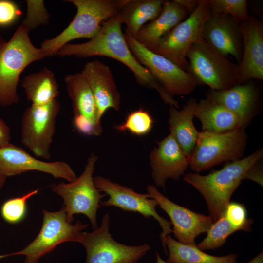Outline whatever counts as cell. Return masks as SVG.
<instances>
[{"instance_id": "6da1fadb", "label": "cell", "mask_w": 263, "mask_h": 263, "mask_svg": "<svg viewBox=\"0 0 263 263\" xmlns=\"http://www.w3.org/2000/svg\"><path fill=\"white\" fill-rule=\"evenodd\" d=\"M121 25L116 14L102 24L100 31L94 38L82 43H68L61 47L56 55L61 57L74 56L78 58H87L103 56L113 58L132 71L139 84L155 89L166 104L178 108V102L133 55L122 31Z\"/></svg>"}, {"instance_id": "7a4b0ae2", "label": "cell", "mask_w": 263, "mask_h": 263, "mask_svg": "<svg viewBox=\"0 0 263 263\" xmlns=\"http://www.w3.org/2000/svg\"><path fill=\"white\" fill-rule=\"evenodd\" d=\"M263 156V150L260 148L247 157L231 161L222 169L213 170L207 175L188 173L184 175L183 180L203 196L207 206L209 216L215 222L224 214L233 193L245 179L248 170Z\"/></svg>"}, {"instance_id": "3957f363", "label": "cell", "mask_w": 263, "mask_h": 263, "mask_svg": "<svg viewBox=\"0 0 263 263\" xmlns=\"http://www.w3.org/2000/svg\"><path fill=\"white\" fill-rule=\"evenodd\" d=\"M29 32L20 25L8 40L0 34V107L18 103L20 75L30 64L45 57L40 48L32 43Z\"/></svg>"}, {"instance_id": "277c9868", "label": "cell", "mask_w": 263, "mask_h": 263, "mask_svg": "<svg viewBox=\"0 0 263 263\" xmlns=\"http://www.w3.org/2000/svg\"><path fill=\"white\" fill-rule=\"evenodd\" d=\"M127 0H67L76 8L70 24L57 36L44 40L40 49L45 57L56 55L73 39L94 38L102 24L116 15Z\"/></svg>"}, {"instance_id": "5b68a950", "label": "cell", "mask_w": 263, "mask_h": 263, "mask_svg": "<svg viewBox=\"0 0 263 263\" xmlns=\"http://www.w3.org/2000/svg\"><path fill=\"white\" fill-rule=\"evenodd\" d=\"M188 72L195 81L222 91L241 84L237 66L202 38L188 51Z\"/></svg>"}, {"instance_id": "8992f818", "label": "cell", "mask_w": 263, "mask_h": 263, "mask_svg": "<svg viewBox=\"0 0 263 263\" xmlns=\"http://www.w3.org/2000/svg\"><path fill=\"white\" fill-rule=\"evenodd\" d=\"M98 157L92 153L82 174L68 183L53 184L52 190L63 199L67 220L72 223L75 214H82L89 219L93 230L98 226L97 212L101 199L107 196L96 188L93 174Z\"/></svg>"}, {"instance_id": "52a82bcc", "label": "cell", "mask_w": 263, "mask_h": 263, "mask_svg": "<svg viewBox=\"0 0 263 263\" xmlns=\"http://www.w3.org/2000/svg\"><path fill=\"white\" fill-rule=\"evenodd\" d=\"M247 136L244 129L222 133L199 132L195 147L188 157L189 166L198 173L225 161L241 159Z\"/></svg>"}, {"instance_id": "ba28073f", "label": "cell", "mask_w": 263, "mask_h": 263, "mask_svg": "<svg viewBox=\"0 0 263 263\" xmlns=\"http://www.w3.org/2000/svg\"><path fill=\"white\" fill-rule=\"evenodd\" d=\"M43 223L36 238L22 250L0 255V259L14 255L25 257L23 263H38L39 260L58 244L66 242H78L80 233L88 226L77 220L72 224L67 220L63 206L57 211H42Z\"/></svg>"}, {"instance_id": "9c48e42d", "label": "cell", "mask_w": 263, "mask_h": 263, "mask_svg": "<svg viewBox=\"0 0 263 263\" xmlns=\"http://www.w3.org/2000/svg\"><path fill=\"white\" fill-rule=\"evenodd\" d=\"M110 215L107 213L96 229L80 232L78 243L86 250L85 263H138L150 250V246H131L117 242L110 232Z\"/></svg>"}, {"instance_id": "30bf717a", "label": "cell", "mask_w": 263, "mask_h": 263, "mask_svg": "<svg viewBox=\"0 0 263 263\" xmlns=\"http://www.w3.org/2000/svg\"><path fill=\"white\" fill-rule=\"evenodd\" d=\"M60 103L56 99L44 105H31L21 120V141L33 155L49 159Z\"/></svg>"}, {"instance_id": "8fae6325", "label": "cell", "mask_w": 263, "mask_h": 263, "mask_svg": "<svg viewBox=\"0 0 263 263\" xmlns=\"http://www.w3.org/2000/svg\"><path fill=\"white\" fill-rule=\"evenodd\" d=\"M124 35L131 52L171 96L191 93L197 83L193 77L167 58L153 53L125 31Z\"/></svg>"}, {"instance_id": "7c38bea8", "label": "cell", "mask_w": 263, "mask_h": 263, "mask_svg": "<svg viewBox=\"0 0 263 263\" xmlns=\"http://www.w3.org/2000/svg\"><path fill=\"white\" fill-rule=\"evenodd\" d=\"M208 13L205 0H199L197 8L162 37L150 51L167 58L187 72L188 65L187 54L192 44L202 38L203 25Z\"/></svg>"}, {"instance_id": "4fadbf2b", "label": "cell", "mask_w": 263, "mask_h": 263, "mask_svg": "<svg viewBox=\"0 0 263 263\" xmlns=\"http://www.w3.org/2000/svg\"><path fill=\"white\" fill-rule=\"evenodd\" d=\"M94 181L96 188L109 197L108 200L100 202L101 206L115 207L124 211L138 212L146 218L152 217L157 220L162 229L160 236L167 253L165 241L166 236L173 231L171 228L172 224L157 212L156 207L158 204L155 199L148 193H137L131 188L100 176L94 177Z\"/></svg>"}, {"instance_id": "5bb4252c", "label": "cell", "mask_w": 263, "mask_h": 263, "mask_svg": "<svg viewBox=\"0 0 263 263\" xmlns=\"http://www.w3.org/2000/svg\"><path fill=\"white\" fill-rule=\"evenodd\" d=\"M38 171L71 182L77 176L70 167L64 161L45 162L32 156L22 148L9 143L0 148V173L4 176L19 175Z\"/></svg>"}, {"instance_id": "9a60e30c", "label": "cell", "mask_w": 263, "mask_h": 263, "mask_svg": "<svg viewBox=\"0 0 263 263\" xmlns=\"http://www.w3.org/2000/svg\"><path fill=\"white\" fill-rule=\"evenodd\" d=\"M147 190L169 216L173 225L172 232L181 243L196 245V238L207 232L214 222L209 216L193 211L171 201L153 185H148Z\"/></svg>"}, {"instance_id": "2e32d148", "label": "cell", "mask_w": 263, "mask_h": 263, "mask_svg": "<svg viewBox=\"0 0 263 263\" xmlns=\"http://www.w3.org/2000/svg\"><path fill=\"white\" fill-rule=\"evenodd\" d=\"M64 82L72 101L75 128L84 135H101L102 127L95 99L84 77L80 72L70 74L65 76Z\"/></svg>"}, {"instance_id": "e0dca14e", "label": "cell", "mask_w": 263, "mask_h": 263, "mask_svg": "<svg viewBox=\"0 0 263 263\" xmlns=\"http://www.w3.org/2000/svg\"><path fill=\"white\" fill-rule=\"evenodd\" d=\"M201 36L223 56L231 55L240 63L243 54L242 35L240 22L230 15L209 10Z\"/></svg>"}, {"instance_id": "ac0fdd59", "label": "cell", "mask_w": 263, "mask_h": 263, "mask_svg": "<svg viewBox=\"0 0 263 263\" xmlns=\"http://www.w3.org/2000/svg\"><path fill=\"white\" fill-rule=\"evenodd\" d=\"M157 145L150 156L151 176L155 185L164 189L168 179L178 180L184 174L189 159L171 133Z\"/></svg>"}, {"instance_id": "d6986e66", "label": "cell", "mask_w": 263, "mask_h": 263, "mask_svg": "<svg viewBox=\"0 0 263 263\" xmlns=\"http://www.w3.org/2000/svg\"><path fill=\"white\" fill-rule=\"evenodd\" d=\"M243 48L237 69L241 83L251 79H263V29L260 21L251 17L240 22Z\"/></svg>"}, {"instance_id": "ffe728a7", "label": "cell", "mask_w": 263, "mask_h": 263, "mask_svg": "<svg viewBox=\"0 0 263 263\" xmlns=\"http://www.w3.org/2000/svg\"><path fill=\"white\" fill-rule=\"evenodd\" d=\"M80 73L93 93L100 121L108 109L119 110L121 95L108 65L98 60H94L87 63Z\"/></svg>"}, {"instance_id": "44dd1931", "label": "cell", "mask_w": 263, "mask_h": 263, "mask_svg": "<svg viewBox=\"0 0 263 263\" xmlns=\"http://www.w3.org/2000/svg\"><path fill=\"white\" fill-rule=\"evenodd\" d=\"M207 97L225 107L241 120L242 128L253 116L257 104V95L253 83L238 84L222 91L211 90Z\"/></svg>"}, {"instance_id": "7402d4cb", "label": "cell", "mask_w": 263, "mask_h": 263, "mask_svg": "<svg viewBox=\"0 0 263 263\" xmlns=\"http://www.w3.org/2000/svg\"><path fill=\"white\" fill-rule=\"evenodd\" d=\"M189 14V12L175 0H164L160 14L144 25L134 38L151 50L162 37L186 19Z\"/></svg>"}, {"instance_id": "603a6c76", "label": "cell", "mask_w": 263, "mask_h": 263, "mask_svg": "<svg viewBox=\"0 0 263 263\" xmlns=\"http://www.w3.org/2000/svg\"><path fill=\"white\" fill-rule=\"evenodd\" d=\"M197 103L196 99L190 98L182 109L178 110L170 106L169 111L170 133L188 158L195 147L199 133L193 122Z\"/></svg>"}, {"instance_id": "cb8c5ba5", "label": "cell", "mask_w": 263, "mask_h": 263, "mask_svg": "<svg viewBox=\"0 0 263 263\" xmlns=\"http://www.w3.org/2000/svg\"><path fill=\"white\" fill-rule=\"evenodd\" d=\"M194 116L200 120L202 131L219 133L243 128L235 114L207 97L197 103Z\"/></svg>"}, {"instance_id": "d4e9b609", "label": "cell", "mask_w": 263, "mask_h": 263, "mask_svg": "<svg viewBox=\"0 0 263 263\" xmlns=\"http://www.w3.org/2000/svg\"><path fill=\"white\" fill-rule=\"evenodd\" d=\"M164 0H127L117 14L125 31L135 38L145 23L156 19L161 13Z\"/></svg>"}, {"instance_id": "484cf974", "label": "cell", "mask_w": 263, "mask_h": 263, "mask_svg": "<svg viewBox=\"0 0 263 263\" xmlns=\"http://www.w3.org/2000/svg\"><path fill=\"white\" fill-rule=\"evenodd\" d=\"M31 105H42L57 99L59 86L53 72L46 67L25 76L21 84Z\"/></svg>"}, {"instance_id": "4316f807", "label": "cell", "mask_w": 263, "mask_h": 263, "mask_svg": "<svg viewBox=\"0 0 263 263\" xmlns=\"http://www.w3.org/2000/svg\"><path fill=\"white\" fill-rule=\"evenodd\" d=\"M165 244L169 251L167 260L169 263H237L238 256L236 254L223 256L211 255L196 245L181 243L169 235L166 236Z\"/></svg>"}, {"instance_id": "83f0119b", "label": "cell", "mask_w": 263, "mask_h": 263, "mask_svg": "<svg viewBox=\"0 0 263 263\" xmlns=\"http://www.w3.org/2000/svg\"><path fill=\"white\" fill-rule=\"evenodd\" d=\"M236 231L224 214L214 222L207 235L196 246L202 251L215 250L222 246L227 238Z\"/></svg>"}, {"instance_id": "f1b7e54d", "label": "cell", "mask_w": 263, "mask_h": 263, "mask_svg": "<svg viewBox=\"0 0 263 263\" xmlns=\"http://www.w3.org/2000/svg\"><path fill=\"white\" fill-rule=\"evenodd\" d=\"M153 123L149 112L140 109L129 113L124 122L116 125L115 128L120 132L128 131L134 135L143 136L150 131Z\"/></svg>"}, {"instance_id": "f546056e", "label": "cell", "mask_w": 263, "mask_h": 263, "mask_svg": "<svg viewBox=\"0 0 263 263\" xmlns=\"http://www.w3.org/2000/svg\"><path fill=\"white\" fill-rule=\"evenodd\" d=\"M209 10L214 13L230 15L239 22L249 18L246 0H205Z\"/></svg>"}, {"instance_id": "4dcf8cb0", "label": "cell", "mask_w": 263, "mask_h": 263, "mask_svg": "<svg viewBox=\"0 0 263 263\" xmlns=\"http://www.w3.org/2000/svg\"><path fill=\"white\" fill-rule=\"evenodd\" d=\"M38 192V189L33 190L21 197L10 199L5 202L1 208L3 218L12 224L21 221L26 214L27 201Z\"/></svg>"}, {"instance_id": "1f68e13d", "label": "cell", "mask_w": 263, "mask_h": 263, "mask_svg": "<svg viewBox=\"0 0 263 263\" xmlns=\"http://www.w3.org/2000/svg\"><path fill=\"white\" fill-rule=\"evenodd\" d=\"M27 12L21 25L29 31L47 24L50 15L43 0H27Z\"/></svg>"}, {"instance_id": "d6a6232c", "label": "cell", "mask_w": 263, "mask_h": 263, "mask_svg": "<svg viewBox=\"0 0 263 263\" xmlns=\"http://www.w3.org/2000/svg\"><path fill=\"white\" fill-rule=\"evenodd\" d=\"M230 224L236 230L249 232L253 220L247 218V210L242 204L230 202L224 213Z\"/></svg>"}, {"instance_id": "836d02e7", "label": "cell", "mask_w": 263, "mask_h": 263, "mask_svg": "<svg viewBox=\"0 0 263 263\" xmlns=\"http://www.w3.org/2000/svg\"><path fill=\"white\" fill-rule=\"evenodd\" d=\"M21 11L15 1L0 0V27H5L14 24L19 18Z\"/></svg>"}, {"instance_id": "e575fe53", "label": "cell", "mask_w": 263, "mask_h": 263, "mask_svg": "<svg viewBox=\"0 0 263 263\" xmlns=\"http://www.w3.org/2000/svg\"><path fill=\"white\" fill-rule=\"evenodd\" d=\"M259 162V161L250 168L246 173L245 179L251 180L263 186V166Z\"/></svg>"}, {"instance_id": "d590c367", "label": "cell", "mask_w": 263, "mask_h": 263, "mask_svg": "<svg viewBox=\"0 0 263 263\" xmlns=\"http://www.w3.org/2000/svg\"><path fill=\"white\" fill-rule=\"evenodd\" d=\"M11 130L4 121L0 118V148L10 143Z\"/></svg>"}, {"instance_id": "8d00e7d4", "label": "cell", "mask_w": 263, "mask_h": 263, "mask_svg": "<svg viewBox=\"0 0 263 263\" xmlns=\"http://www.w3.org/2000/svg\"><path fill=\"white\" fill-rule=\"evenodd\" d=\"M180 5L186 8L191 14L198 7L199 0H175Z\"/></svg>"}, {"instance_id": "74e56055", "label": "cell", "mask_w": 263, "mask_h": 263, "mask_svg": "<svg viewBox=\"0 0 263 263\" xmlns=\"http://www.w3.org/2000/svg\"><path fill=\"white\" fill-rule=\"evenodd\" d=\"M247 263H263V252L262 251Z\"/></svg>"}, {"instance_id": "f35d334b", "label": "cell", "mask_w": 263, "mask_h": 263, "mask_svg": "<svg viewBox=\"0 0 263 263\" xmlns=\"http://www.w3.org/2000/svg\"><path fill=\"white\" fill-rule=\"evenodd\" d=\"M7 177L4 176L0 173V189L4 185L5 181L6 180Z\"/></svg>"}, {"instance_id": "ab89813d", "label": "cell", "mask_w": 263, "mask_h": 263, "mask_svg": "<svg viewBox=\"0 0 263 263\" xmlns=\"http://www.w3.org/2000/svg\"><path fill=\"white\" fill-rule=\"evenodd\" d=\"M156 263H169L167 262H166L164 260H163L161 258L159 254L157 252H156Z\"/></svg>"}]
</instances>
